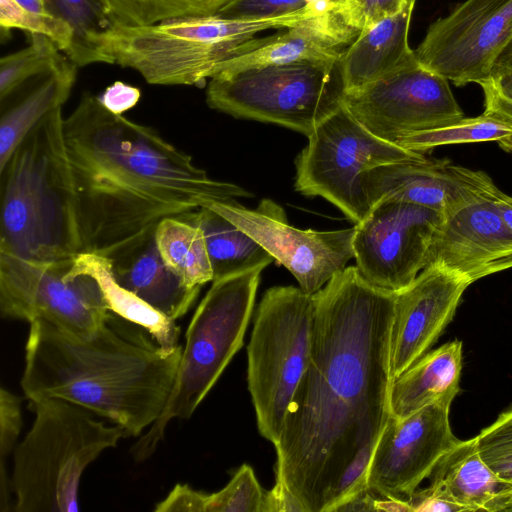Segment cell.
<instances>
[{
  "mask_svg": "<svg viewBox=\"0 0 512 512\" xmlns=\"http://www.w3.org/2000/svg\"><path fill=\"white\" fill-rule=\"evenodd\" d=\"M485 511H512V486L498 494L486 506Z\"/></svg>",
  "mask_w": 512,
  "mask_h": 512,
  "instance_id": "45",
  "label": "cell"
},
{
  "mask_svg": "<svg viewBox=\"0 0 512 512\" xmlns=\"http://www.w3.org/2000/svg\"><path fill=\"white\" fill-rule=\"evenodd\" d=\"M496 74L512 75V42L504 50L496 62L492 75Z\"/></svg>",
  "mask_w": 512,
  "mask_h": 512,
  "instance_id": "46",
  "label": "cell"
},
{
  "mask_svg": "<svg viewBox=\"0 0 512 512\" xmlns=\"http://www.w3.org/2000/svg\"><path fill=\"white\" fill-rule=\"evenodd\" d=\"M485 194L504 222L512 229V197L499 190L494 182L486 189Z\"/></svg>",
  "mask_w": 512,
  "mask_h": 512,
  "instance_id": "44",
  "label": "cell"
},
{
  "mask_svg": "<svg viewBox=\"0 0 512 512\" xmlns=\"http://www.w3.org/2000/svg\"><path fill=\"white\" fill-rule=\"evenodd\" d=\"M415 3L416 0H409L400 12L361 31L345 48L339 65L346 92L362 88L417 61L408 40Z\"/></svg>",
  "mask_w": 512,
  "mask_h": 512,
  "instance_id": "22",
  "label": "cell"
},
{
  "mask_svg": "<svg viewBox=\"0 0 512 512\" xmlns=\"http://www.w3.org/2000/svg\"><path fill=\"white\" fill-rule=\"evenodd\" d=\"M429 264L470 284L512 268V229L486 194L443 214L430 245Z\"/></svg>",
  "mask_w": 512,
  "mask_h": 512,
  "instance_id": "17",
  "label": "cell"
},
{
  "mask_svg": "<svg viewBox=\"0 0 512 512\" xmlns=\"http://www.w3.org/2000/svg\"><path fill=\"white\" fill-rule=\"evenodd\" d=\"M73 259L29 261L0 252L2 317L43 319L78 337H91L110 311L98 281L71 272Z\"/></svg>",
  "mask_w": 512,
  "mask_h": 512,
  "instance_id": "11",
  "label": "cell"
},
{
  "mask_svg": "<svg viewBox=\"0 0 512 512\" xmlns=\"http://www.w3.org/2000/svg\"><path fill=\"white\" fill-rule=\"evenodd\" d=\"M452 401L427 405L403 418L389 415L372 453L366 486L387 498L407 500L459 441L452 432Z\"/></svg>",
  "mask_w": 512,
  "mask_h": 512,
  "instance_id": "16",
  "label": "cell"
},
{
  "mask_svg": "<svg viewBox=\"0 0 512 512\" xmlns=\"http://www.w3.org/2000/svg\"><path fill=\"white\" fill-rule=\"evenodd\" d=\"M313 323V295L294 286L268 289L256 312L247 382L258 430L273 444L309 362Z\"/></svg>",
  "mask_w": 512,
  "mask_h": 512,
  "instance_id": "9",
  "label": "cell"
},
{
  "mask_svg": "<svg viewBox=\"0 0 512 512\" xmlns=\"http://www.w3.org/2000/svg\"><path fill=\"white\" fill-rule=\"evenodd\" d=\"M307 5V0H231L217 15L230 19L260 20L289 15Z\"/></svg>",
  "mask_w": 512,
  "mask_h": 512,
  "instance_id": "37",
  "label": "cell"
},
{
  "mask_svg": "<svg viewBox=\"0 0 512 512\" xmlns=\"http://www.w3.org/2000/svg\"><path fill=\"white\" fill-rule=\"evenodd\" d=\"M462 370V342L453 340L425 353L390 387V414L406 417L423 407L458 394Z\"/></svg>",
  "mask_w": 512,
  "mask_h": 512,
  "instance_id": "23",
  "label": "cell"
},
{
  "mask_svg": "<svg viewBox=\"0 0 512 512\" xmlns=\"http://www.w3.org/2000/svg\"><path fill=\"white\" fill-rule=\"evenodd\" d=\"M409 0H332L334 13L350 29L360 33L400 12Z\"/></svg>",
  "mask_w": 512,
  "mask_h": 512,
  "instance_id": "36",
  "label": "cell"
},
{
  "mask_svg": "<svg viewBox=\"0 0 512 512\" xmlns=\"http://www.w3.org/2000/svg\"><path fill=\"white\" fill-rule=\"evenodd\" d=\"M71 272L87 273L99 283L110 311L144 327L165 349L179 346L180 328L115 280L109 258L89 252L79 253L73 260Z\"/></svg>",
  "mask_w": 512,
  "mask_h": 512,
  "instance_id": "27",
  "label": "cell"
},
{
  "mask_svg": "<svg viewBox=\"0 0 512 512\" xmlns=\"http://www.w3.org/2000/svg\"><path fill=\"white\" fill-rule=\"evenodd\" d=\"M63 135L81 252L110 258L164 218L211 201L253 197L210 178L154 128L109 112L89 92L63 119Z\"/></svg>",
  "mask_w": 512,
  "mask_h": 512,
  "instance_id": "2",
  "label": "cell"
},
{
  "mask_svg": "<svg viewBox=\"0 0 512 512\" xmlns=\"http://www.w3.org/2000/svg\"><path fill=\"white\" fill-rule=\"evenodd\" d=\"M155 228L111 256V270L119 285L175 321L186 314L201 287L188 285L164 261L156 244Z\"/></svg>",
  "mask_w": 512,
  "mask_h": 512,
  "instance_id": "21",
  "label": "cell"
},
{
  "mask_svg": "<svg viewBox=\"0 0 512 512\" xmlns=\"http://www.w3.org/2000/svg\"><path fill=\"white\" fill-rule=\"evenodd\" d=\"M343 106L371 133L394 143L402 136L464 118L449 81L418 60L346 92Z\"/></svg>",
  "mask_w": 512,
  "mask_h": 512,
  "instance_id": "13",
  "label": "cell"
},
{
  "mask_svg": "<svg viewBox=\"0 0 512 512\" xmlns=\"http://www.w3.org/2000/svg\"><path fill=\"white\" fill-rule=\"evenodd\" d=\"M484 95V112L512 124V75L496 74L480 84Z\"/></svg>",
  "mask_w": 512,
  "mask_h": 512,
  "instance_id": "39",
  "label": "cell"
},
{
  "mask_svg": "<svg viewBox=\"0 0 512 512\" xmlns=\"http://www.w3.org/2000/svg\"><path fill=\"white\" fill-rule=\"evenodd\" d=\"M512 42V0H465L430 24L419 64L456 86L482 84Z\"/></svg>",
  "mask_w": 512,
  "mask_h": 512,
  "instance_id": "12",
  "label": "cell"
},
{
  "mask_svg": "<svg viewBox=\"0 0 512 512\" xmlns=\"http://www.w3.org/2000/svg\"><path fill=\"white\" fill-rule=\"evenodd\" d=\"M339 60L269 65L211 78L207 105L235 118L283 126L309 136L342 105Z\"/></svg>",
  "mask_w": 512,
  "mask_h": 512,
  "instance_id": "8",
  "label": "cell"
},
{
  "mask_svg": "<svg viewBox=\"0 0 512 512\" xmlns=\"http://www.w3.org/2000/svg\"><path fill=\"white\" fill-rule=\"evenodd\" d=\"M362 183L371 208L381 200H396L434 209L442 214L485 195L493 180L484 172L430 159L381 165L365 171Z\"/></svg>",
  "mask_w": 512,
  "mask_h": 512,
  "instance_id": "19",
  "label": "cell"
},
{
  "mask_svg": "<svg viewBox=\"0 0 512 512\" xmlns=\"http://www.w3.org/2000/svg\"><path fill=\"white\" fill-rule=\"evenodd\" d=\"M31 43L0 60V100L3 103L27 81L52 71L65 57L48 37L31 34Z\"/></svg>",
  "mask_w": 512,
  "mask_h": 512,
  "instance_id": "32",
  "label": "cell"
},
{
  "mask_svg": "<svg viewBox=\"0 0 512 512\" xmlns=\"http://www.w3.org/2000/svg\"><path fill=\"white\" fill-rule=\"evenodd\" d=\"M316 5L260 20L218 15L164 21L147 26L117 23L91 38L100 63L137 71L153 85H203L224 63L245 53L259 32L301 25L320 15Z\"/></svg>",
  "mask_w": 512,
  "mask_h": 512,
  "instance_id": "5",
  "label": "cell"
},
{
  "mask_svg": "<svg viewBox=\"0 0 512 512\" xmlns=\"http://www.w3.org/2000/svg\"><path fill=\"white\" fill-rule=\"evenodd\" d=\"M263 268L212 281L186 332L180 366L167 404L132 447L138 462L148 459L172 419H189L243 345Z\"/></svg>",
  "mask_w": 512,
  "mask_h": 512,
  "instance_id": "7",
  "label": "cell"
},
{
  "mask_svg": "<svg viewBox=\"0 0 512 512\" xmlns=\"http://www.w3.org/2000/svg\"><path fill=\"white\" fill-rule=\"evenodd\" d=\"M155 240L168 266L188 285L213 281V271L201 229L179 217L162 219L155 228Z\"/></svg>",
  "mask_w": 512,
  "mask_h": 512,
  "instance_id": "28",
  "label": "cell"
},
{
  "mask_svg": "<svg viewBox=\"0 0 512 512\" xmlns=\"http://www.w3.org/2000/svg\"><path fill=\"white\" fill-rule=\"evenodd\" d=\"M76 65L65 57L43 75L32 89L6 110L0 119V170L30 130L47 114L62 107L76 79Z\"/></svg>",
  "mask_w": 512,
  "mask_h": 512,
  "instance_id": "25",
  "label": "cell"
},
{
  "mask_svg": "<svg viewBox=\"0 0 512 512\" xmlns=\"http://www.w3.org/2000/svg\"><path fill=\"white\" fill-rule=\"evenodd\" d=\"M113 23L147 26L217 15L231 0H99Z\"/></svg>",
  "mask_w": 512,
  "mask_h": 512,
  "instance_id": "29",
  "label": "cell"
},
{
  "mask_svg": "<svg viewBox=\"0 0 512 512\" xmlns=\"http://www.w3.org/2000/svg\"><path fill=\"white\" fill-rule=\"evenodd\" d=\"M1 30L21 29L51 39L60 51H69L73 32L70 26L50 13L40 14L20 6L15 0H0Z\"/></svg>",
  "mask_w": 512,
  "mask_h": 512,
  "instance_id": "33",
  "label": "cell"
},
{
  "mask_svg": "<svg viewBox=\"0 0 512 512\" xmlns=\"http://www.w3.org/2000/svg\"><path fill=\"white\" fill-rule=\"evenodd\" d=\"M443 214L417 204L381 200L354 225V258L371 284L397 292L427 266L429 249Z\"/></svg>",
  "mask_w": 512,
  "mask_h": 512,
  "instance_id": "15",
  "label": "cell"
},
{
  "mask_svg": "<svg viewBox=\"0 0 512 512\" xmlns=\"http://www.w3.org/2000/svg\"><path fill=\"white\" fill-rule=\"evenodd\" d=\"M15 1L20 6L24 7L25 9H27L29 11H32L35 13H40V14L49 13L46 10L44 0H15Z\"/></svg>",
  "mask_w": 512,
  "mask_h": 512,
  "instance_id": "47",
  "label": "cell"
},
{
  "mask_svg": "<svg viewBox=\"0 0 512 512\" xmlns=\"http://www.w3.org/2000/svg\"><path fill=\"white\" fill-rule=\"evenodd\" d=\"M22 427L21 398L4 387L0 389V458L15 449ZM5 464V463H4Z\"/></svg>",
  "mask_w": 512,
  "mask_h": 512,
  "instance_id": "38",
  "label": "cell"
},
{
  "mask_svg": "<svg viewBox=\"0 0 512 512\" xmlns=\"http://www.w3.org/2000/svg\"><path fill=\"white\" fill-rule=\"evenodd\" d=\"M35 420L14 449L11 478L16 512H76L86 467L129 433L61 398L29 401Z\"/></svg>",
  "mask_w": 512,
  "mask_h": 512,
  "instance_id": "6",
  "label": "cell"
},
{
  "mask_svg": "<svg viewBox=\"0 0 512 512\" xmlns=\"http://www.w3.org/2000/svg\"><path fill=\"white\" fill-rule=\"evenodd\" d=\"M470 285L464 278L429 264L408 286L395 292L390 339L392 380L428 352L453 319Z\"/></svg>",
  "mask_w": 512,
  "mask_h": 512,
  "instance_id": "18",
  "label": "cell"
},
{
  "mask_svg": "<svg viewBox=\"0 0 512 512\" xmlns=\"http://www.w3.org/2000/svg\"><path fill=\"white\" fill-rule=\"evenodd\" d=\"M179 217L201 229L213 281L256 268L264 269L274 261L271 254L255 239L206 205Z\"/></svg>",
  "mask_w": 512,
  "mask_h": 512,
  "instance_id": "26",
  "label": "cell"
},
{
  "mask_svg": "<svg viewBox=\"0 0 512 512\" xmlns=\"http://www.w3.org/2000/svg\"><path fill=\"white\" fill-rule=\"evenodd\" d=\"M203 492L186 484H177L167 497L156 504V512H203Z\"/></svg>",
  "mask_w": 512,
  "mask_h": 512,
  "instance_id": "41",
  "label": "cell"
},
{
  "mask_svg": "<svg viewBox=\"0 0 512 512\" xmlns=\"http://www.w3.org/2000/svg\"><path fill=\"white\" fill-rule=\"evenodd\" d=\"M512 139V124L483 113L462 118L449 125L411 133L400 137L397 144L420 153L443 145L496 141L506 144Z\"/></svg>",
  "mask_w": 512,
  "mask_h": 512,
  "instance_id": "30",
  "label": "cell"
},
{
  "mask_svg": "<svg viewBox=\"0 0 512 512\" xmlns=\"http://www.w3.org/2000/svg\"><path fill=\"white\" fill-rule=\"evenodd\" d=\"M264 491L247 464L220 491L204 494L203 512H261Z\"/></svg>",
  "mask_w": 512,
  "mask_h": 512,
  "instance_id": "34",
  "label": "cell"
},
{
  "mask_svg": "<svg viewBox=\"0 0 512 512\" xmlns=\"http://www.w3.org/2000/svg\"><path fill=\"white\" fill-rule=\"evenodd\" d=\"M205 205L255 239L289 270L305 293L315 294L354 258L355 227L302 230L290 225L283 208L271 199H262L255 209H248L235 199Z\"/></svg>",
  "mask_w": 512,
  "mask_h": 512,
  "instance_id": "14",
  "label": "cell"
},
{
  "mask_svg": "<svg viewBox=\"0 0 512 512\" xmlns=\"http://www.w3.org/2000/svg\"><path fill=\"white\" fill-rule=\"evenodd\" d=\"M140 97L141 91L138 87L122 81H115L105 88L98 99L106 110L116 115H122L135 107Z\"/></svg>",
  "mask_w": 512,
  "mask_h": 512,
  "instance_id": "40",
  "label": "cell"
},
{
  "mask_svg": "<svg viewBox=\"0 0 512 512\" xmlns=\"http://www.w3.org/2000/svg\"><path fill=\"white\" fill-rule=\"evenodd\" d=\"M46 10L65 21L73 32L72 45L66 53L76 66L100 63L91 38L112 24L99 0H44Z\"/></svg>",
  "mask_w": 512,
  "mask_h": 512,
  "instance_id": "31",
  "label": "cell"
},
{
  "mask_svg": "<svg viewBox=\"0 0 512 512\" xmlns=\"http://www.w3.org/2000/svg\"><path fill=\"white\" fill-rule=\"evenodd\" d=\"M62 107L39 121L0 170V252L35 262L81 253Z\"/></svg>",
  "mask_w": 512,
  "mask_h": 512,
  "instance_id": "4",
  "label": "cell"
},
{
  "mask_svg": "<svg viewBox=\"0 0 512 512\" xmlns=\"http://www.w3.org/2000/svg\"><path fill=\"white\" fill-rule=\"evenodd\" d=\"M183 347L160 346L142 326L109 311L97 331L78 337L30 323L21 387L28 401L61 398L141 435L163 412Z\"/></svg>",
  "mask_w": 512,
  "mask_h": 512,
  "instance_id": "3",
  "label": "cell"
},
{
  "mask_svg": "<svg viewBox=\"0 0 512 512\" xmlns=\"http://www.w3.org/2000/svg\"><path fill=\"white\" fill-rule=\"evenodd\" d=\"M475 440L485 463L500 479L512 485V407L481 430Z\"/></svg>",
  "mask_w": 512,
  "mask_h": 512,
  "instance_id": "35",
  "label": "cell"
},
{
  "mask_svg": "<svg viewBox=\"0 0 512 512\" xmlns=\"http://www.w3.org/2000/svg\"><path fill=\"white\" fill-rule=\"evenodd\" d=\"M358 34L332 10L283 32L252 38L247 52L224 63L217 75L300 61L336 62Z\"/></svg>",
  "mask_w": 512,
  "mask_h": 512,
  "instance_id": "20",
  "label": "cell"
},
{
  "mask_svg": "<svg viewBox=\"0 0 512 512\" xmlns=\"http://www.w3.org/2000/svg\"><path fill=\"white\" fill-rule=\"evenodd\" d=\"M313 297L309 362L274 444L276 480L304 512H336L367 488L370 459L390 415L395 292L349 266Z\"/></svg>",
  "mask_w": 512,
  "mask_h": 512,
  "instance_id": "1",
  "label": "cell"
},
{
  "mask_svg": "<svg viewBox=\"0 0 512 512\" xmlns=\"http://www.w3.org/2000/svg\"><path fill=\"white\" fill-rule=\"evenodd\" d=\"M296 159L295 189L336 206L354 224L369 214L362 175L368 169L427 159L371 133L343 105L308 137Z\"/></svg>",
  "mask_w": 512,
  "mask_h": 512,
  "instance_id": "10",
  "label": "cell"
},
{
  "mask_svg": "<svg viewBox=\"0 0 512 512\" xmlns=\"http://www.w3.org/2000/svg\"><path fill=\"white\" fill-rule=\"evenodd\" d=\"M429 488L461 505L466 511L486 506L511 484L504 482L480 456L475 437L460 440L437 463Z\"/></svg>",
  "mask_w": 512,
  "mask_h": 512,
  "instance_id": "24",
  "label": "cell"
},
{
  "mask_svg": "<svg viewBox=\"0 0 512 512\" xmlns=\"http://www.w3.org/2000/svg\"><path fill=\"white\" fill-rule=\"evenodd\" d=\"M411 511H466L461 505L443 497L429 487L424 490H416L407 499Z\"/></svg>",
  "mask_w": 512,
  "mask_h": 512,
  "instance_id": "43",
  "label": "cell"
},
{
  "mask_svg": "<svg viewBox=\"0 0 512 512\" xmlns=\"http://www.w3.org/2000/svg\"><path fill=\"white\" fill-rule=\"evenodd\" d=\"M261 512H304V508L286 485L276 480L270 491H264Z\"/></svg>",
  "mask_w": 512,
  "mask_h": 512,
  "instance_id": "42",
  "label": "cell"
}]
</instances>
